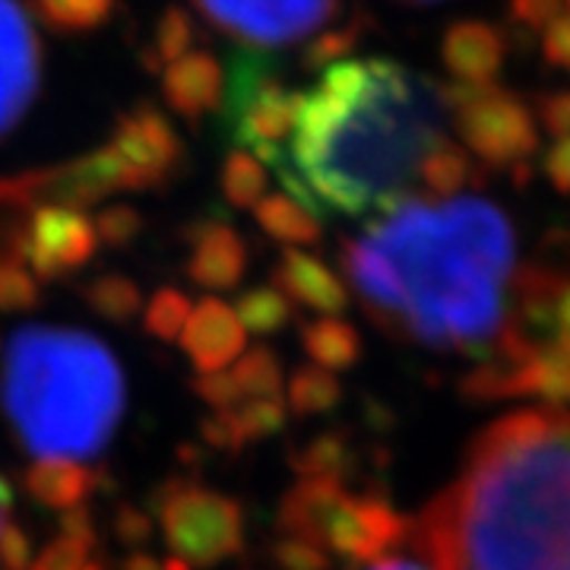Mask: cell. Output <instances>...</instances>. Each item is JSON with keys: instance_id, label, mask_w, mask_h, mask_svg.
Listing matches in <instances>:
<instances>
[{"instance_id": "1", "label": "cell", "mask_w": 570, "mask_h": 570, "mask_svg": "<svg viewBox=\"0 0 570 570\" xmlns=\"http://www.w3.org/2000/svg\"><path fill=\"white\" fill-rule=\"evenodd\" d=\"M343 261L362 302L422 346L485 355L504 330L517 238L482 197L400 200Z\"/></svg>"}, {"instance_id": "2", "label": "cell", "mask_w": 570, "mask_h": 570, "mask_svg": "<svg viewBox=\"0 0 570 570\" xmlns=\"http://www.w3.org/2000/svg\"><path fill=\"white\" fill-rule=\"evenodd\" d=\"M444 86L390 58L336 61L298 92L283 153L269 163L292 200L314 216L384 213L419 181L444 142Z\"/></svg>"}, {"instance_id": "3", "label": "cell", "mask_w": 570, "mask_h": 570, "mask_svg": "<svg viewBox=\"0 0 570 570\" xmlns=\"http://www.w3.org/2000/svg\"><path fill=\"white\" fill-rule=\"evenodd\" d=\"M438 570H570V419L491 425L419 527Z\"/></svg>"}, {"instance_id": "4", "label": "cell", "mask_w": 570, "mask_h": 570, "mask_svg": "<svg viewBox=\"0 0 570 570\" xmlns=\"http://www.w3.org/2000/svg\"><path fill=\"white\" fill-rule=\"evenodd\" d=\"M3 409L36 460H86L111 441L124 412V371L108 348L61 326L10 336L0 377Z\"/></svg>"}, {"instance_id": "5", "label": "cell", "mask_w": 570, "mask_h": 570, "mask_svg": "<svg viewBox=\"0 0 570 570\" xmlns=\"http://www.w3.org/2000/svg\"><path fill=\"white\" fill-rule=\"evenodd\" d=\"M156 510L171 554L194 570L216 568L242 551L245 517L242 508L219 491L171 479L156 498Z\"/></svg>"}, {"instance_id": "6", "label": "cell", "mask_w": 570, "mask_h": 570, "mask_svg": "<svg viewBox=\"0 0 570 570\" xmlns=\"http://www.w3.org/2000/svg\"><path fill=\"white\" fill-rule=\"evenodd\" d=\"M450 115L469 149L489 165H523L539 146V127L527 105L501 86H444Z\"/></svg>"}, {"instance_id": "7", "label": "cell", "mask_w": 570, "mask_h": 570, "mask_svg": "<svg viewBox=\"0 0 570 570\" xmlns=\"http://www.w3.org/2000/svg\"><path fill=\"white\" fill-rule=\"evenodd\" d=\"M225 36L254 48H279L311 39L336 13L340 0H194Z\"/></svg>"}, {"instance_id": "8", "label": "cell", "mask_w": 570, "mask_h": 570, "mask_svg": "<svg viewBox=\"0 0 570 570\" xmlns=\"http://www.w3.org/2000/svg\"><path fill=\"white\" fill-rule=\"evenodd\" d=\"M96 223L80 209L58 204L39 206L17 242L22 264L32 269L36 279H61L67 273H77L96 257Z\"/></svg>"}, {"instance_id": "9", "label": "cell", "mask_w": 570, "mask_h": 570, "mask_svg": "<svg viewBox=\"0 0 570 570\" xmlns=\"http://www.w3.org/2000/svg\"><path fill=\"white\" fill-rule=\"evenodd\" d=\"M36 29L20 0H0V137L36 102L41 73Z\"/></svg>"}, {"instance_id": "10", "label": "cell", "mask_w": 570, "mask_h": 570, "mask_svg": "<svg viewBox=\"0 0 570 570\" xmlns=\"http://www.w3.org/2000/svg\"><path fill=\"white\" fill-rule=\"evenodd\" d=\"M108 146L121 159L134 190L163 181L181 156V142L175 137L171 124L153 108L137 111L127 121H121Z\"/></svg>"}, {"instance_id": "11", "label": "cell", "mask_w": 570, "mask_h": 570, "mask_svg": "<svg viewBox=\"0 0 570 570\" xmlns=\"http://www.w3.org/2000/svg\"><path fill=\"white\" fill-rule=\"evenodd\" d=\"M181 348L197 367V374H216L232 367L247 352V330L235 305L223 298H204L190 307V317L181 330Z\"/></svg>"}, {"instance_id": "12", "label": "cell", "mask_w": 570, "mask_h": 570, "mask_svg": "<svg viewBox=\"0 0 570 570\" xmlns=\"http://www.w3.org/2000/svg\"><path fill=\"white\" fill-rule=\"evenodd\" d=\"M441 58L453 82L491 86L508 63V36L485 20H460L448 26Z\"/></svg>"}, {"instance_id": "13", "label": "cell", "mask_w": 570, "mask_h": 570, "mask_svg": "<svg viewBox=\"0 0 570 570\" xmlns=\"http://www.w3.org/2000/svg\"><path fill=\"white\" fill-rule=\"evenodd\" d=\"M247 269V250L242 235L228 223H200L190 232L187 276L206 292H228L242 283Z\"/></svg>"}, {"instance_id": "14", "label": "cell", "mask_w": 570, "mask_h": 570, "mask_svg": "<svg viewBox=\"0 0 570 570\" xmlns=\"http://www.w3.org/2000/svg\"><path fill=\"white\" fill-rule=\"evenodd\" d=\"M276 288L283 292L288 302L305 305L324 317H336L346 307V285L343 279L321 264L317 257H311L305 250L288 247L279 266H276Z\"/></svg>"}, {"instance_id": "15", "label": "cell", "mask_w": 570, "mask_h": 570, "mask_svg": "<svg viewBox=\"0 0 570 570\" xmlns=\"http://www.w3.org/2000/svg\"><path fill=\"white\" fill-rule=\"evenodd\" d=\"M223 70L204 51L184 55L165 70V96L175 111L200 118L223 102Z\"/></svg>"}, {"instance_id": "16", "label": "cell", "mask_w": 570, "mask_h": 570, "mask_svg": "<svg viewBox=\"0 0 570 570\" xmlns=\"http://www.w3.org/2000/svg\"><path fill=\"white\" fill-rule=\"evenodd\" d=\"M26 491L41 508L63 513L80 508L92 494V472L77 460H36V466L26 472Z\"/></svg>"}, {"instance_id": "17", "label": "cell", "mask_w": 570, "mask_h": 570, "mask_svg": "<svg viewBox=\"0 0 570 570\" xmlns=\"http://www.w3.org/2000/svg\"><path fill=\"white\" fill-rule=\"evenodd\" d=\"M302 346H305L311 365L333 374V371L352 367V362L358 358L362 340H358L355 326L343 317H317L302 330Z\"/></svg>"}, {"instance_id": "18", "label": "cell", "mask_w": 570, "mask_h": 570, "mask_svg": "<svg viewBox=\"0 0 570 570\" xmlns=\"http://www.w3.org/2000/svg\"><path fill=\"white\" fill-rule=\"evenodd\" d=\"M254 216H257V223L266 235L283 242V245H314L321 238L317 216L298 200H292L288 194H266L264 200L254 206Z\"/></svg>"}, {"instance_id": "19", "label": "cell", "mask_w": 570, "mask_h": 570, "mask_svg": "<svg viewBox=\"0 0 570 570\" xmlns=\"http://www.w3.org/2000/svg\"><path fill=\"white\" fill-rule=\"evenodd\" d=\"M86 305L111 324H127L142 311V292L121 273H105L86 285Z\"/></svg>"}, {"instance_id": "20", "label": "cell", "mask_w": 570, "mask_h": 570, "mask_svg": "<svg viewBox=\"0 0 570 570\" xmlns=\"http://www.w3.org/2000/svg\"><path fill=\"white\" fill-rule=\"evenodd\" d=\"M235 314L242 317L247 333L269 336V333L283 330L292 321V302L276 285H257V288H247V292L238 295Z\"/></svg>"}, {"instance_id": "21", "label": "cell", "mask_w": 570, "mask_h": 570, "mask_svg": "<svg viewBox=\"0 0 570 570\" xmlns=\"http://www.w3.org/2000/svg\"><path fill=\"white\" fill-rule=\"evenodd\" d=\"M228 371L242 390L245 403L247 400H273L283 393V365L273 348H250Z\"/></svg>"}, {"instance_id": "22", "label": "cell", "mask_w": 570, "mask_h": 570, "mask_svg": "<svg viewBox=\"0 0 570 570\" xmlns=\"http://www.w3.org/2000/svg\"><path fill=\"white\" fill-rule=\"evenodd\" d=\"M469 178H472L469 156L448 140L428 153L425 165L419 171V184H425L428 190L438 197H456V190H463Z\"/></svg>"}, {"instance_id": "23", "label": "cell", "mask_w": 570, "mask_h": 570, "mask_svg": "<svg viewBox=\"0 0 570 570\" xmlns=\"http://www.w3.org/2000/svg\"><path fill=\"white\" fill-rule=\"evenodd\" d=\"M336 400H340V384L324 367H298L288 381V409L298 415L326 412L330 406H336Z\"/></svg>"}, {"instance_id": "24", "label": "cell", "mask_w": 570, "mask_h": 570, "mask_svg": "<svg viewBox=\"0 0 570 570\" xmlns=\"http://www.w3.org/2000/svg\"><path fill=\"white\" fill-rule=\"evenodd\" d=\"M225 197L235 206H257L266 197V165L257 163L245 149H235L225 159Z\"/></svg>"}, {"instance_id": "25", "label": "cell", "mask_w": 570, "mask_h": 570, "mask_svg": "<svg viewBox=\"0 0 570 570\" xmlns=\"http://www.w3.org/2000/svg\"><path fill=\"white\" fill-rule=\"evenodd\" d=\"M190 298L178 292V288H159L153 295V302L142 307V326L163 340V343H175L181 340V330L190 317Z\"/></svg>"}, {"instance_id": "26", "label": "cell", "mask_w": 570, "mask_h": 570, "mask_svg": "<svg viewBox=\"0 0 570 570\" xmlns=\"http://www.w3.org/2000/svg\"><path fill=\"white\" fill-rule=\"evenodd\" d=\"M39 305V279L22 264L20 250L0 254V311L17 314Z\"/></svg>"}, {"instance_id": "27", "label": "cell", "mask_w": 570, "mask_h": 570, "mask_svg": "<svg viewBox=\"0 0 570 570\" xmlns=\"http://www.w3.org/2000/svg\"><path fill=\"white\" fill-rule=\"evenodd\" d=\"M232 422H235L238 444L247 448L254 441H264L269 434H276L285 425V403L279 396H273V400H247L242 406L232 409Z\"/></svg>"}, {"instance_id": "28", "label": "cell", "mask_w": 570, "mask_h": 570, "mask_svg": "<svg viewBox=\"0 0 570 570\" xmlns=\"http://www.w3.org/2000/svg\"><path fill=\"white\" fill-rule=\"evenodd\" d=\"M115 0H39L41 17L58 29H92L111 13Z\"/></svg>"}, {"instance_id": "29", "label": "cell", "mask_w": 570, "mask_h": 570, "mask_svg": "<svg viewBox=\"0 0 570 570\" xmlns=\"http://www.w3.org/2000/svg\"><path fill=\"white\" fill-rule=\"evenodd\" d=\"M89 551H92V546L77 542V539H67V535H58L55 542H48L32 558V568L29 570H80L89 561Z\"/></svg>"}, {"instance_id": "30", "label": "cell", "mask_w": 570, "mask_h": 570, "mask_svg": "<svg viewBox=\"0 0 570 570\" xmlns=\"http://www.w3.org/2000/svg\"><path fill=\"white\" fill-rule=\"evenodd\" d=\"M96 235L108 247L130 245L140 235V213L130 206H111L96 219Z\"/></svg>"}, {"instance_id": "31", "label": "cell", "mask_w": 570, "mask_h": 570, "mask_svg": "<svg viewBox=\"0 0 570 570\" xmlns=\"http://www.w3.org/2000/svg\"><path fill=\"white\" fill-rule=\"evenodd\" d=\"M273 561L283 570H326L330 561L321 546L307 542V539H295V535H283L273 549Z\"/></svg>"}, {"instance_id": "32", "label": "cell", "mask_w": 570, "mask_h": 570, "mask_svg": "<svg viewBox=\"0 0 570 570\" xmlns=\"http://www.w3.org/2000/svg\"><path fill=\"white\" fill-rule=\"evenodd\" d=\"M194 393H197L213 412L235 409L245 403V400H242V390H238V384H235V377H232L228 367H225V371H216V374H197Z\"/></svg>"}, {"instance_id": "33", "label": "cell", "mask_w": 570, "mask_h": 570, "mask_svg": "<svg viewBox=\"0 0 570 570\" xmlns=\"http://www.w3.org/2000/svg\"><path fill=\"white\" fill-rule=\"evenodd\" d=\"M564 0H508V17L523 32H546L561 17Z\"/></svg>"}, {"instance_id": "34", "label": "cell", "mask_w": 570, "mask_h": 570, "mask_svg": "<svg viewBox=\"0 0 570 570\" xmlns=\"http://www.w3.org/2000/svg\"><path fill=\"white\" fill-rule=\"evenodd\" d=\"M29 568H32V542H29V535L17 523H7L0 530V570Z\"/></svg>"}, {"instance_id": "35", "label": "cell", "mask_w": 570, "mask_h": 570, "mask_svg": "<svg viewBox=\"0 0 570 570\" xmlns=\"http://www.w3.org/2000/svg\"><path fill=\"white\" fill-rule=\"evenodd\" d=\"M542 55L551 67L570 70V17H558L542 32Z\"/></svg>"}, {"instance_id": "36", "label": "cell", "mask_w": 570, "mask_h": 570, "mask_svg": "<svg viewBox=\"0 0 570 570\" xmlns=\"http://www.w3.org/2000/svg\"><path fill=\"white\" fill-rule=\"evenodd\" d=\"M355 45V29H346V32H330L324 39H317L307 51V63L311 67H330L336 61H346V51Z\"/></svg>"}, {"instance_id": "37", "label": "cell", "mask_w": 570, "mask_h": 570, "mask_svg": "<svg viewBox=\"0 0 570 570\" xmlns=\"http://www.w3.org/2000/svg\"><path fill=\"white\" fill-rule=\"evenodd\" d=\"M539 118L546 124V130L554 134L558 140L570 137V89L568 92H551L546 99H539Z\"/></svg>"}, {"instance_id": "38", "label": "cell", "mask_w": 570, "mask_h": 570, "mask_svg": "<svg viewBox=\"0 0 570 570\" xmlns=\"http://www.w3.org/2000/svg\"><path fill=\"white\" fill-rule=\"evenodd\" d=\"M115 535L121 539L124 546H146V539L153 535L149 513H142L140 508H121L118 520H115Z\"/></svg>"}, {"instance_id": "39", "label": "cell", "mask_w": 570, "mask_h": 570, "mask_svg": "<svg viewBox=\"0 0 570 570\" xmlns=\"http://www.w3.org/2000/svg\"><path fill=\"white\" fill-rule=\"evenodd\" d=\"M187 39H190V26H187V20L178 17V13L165 17L163 39H159V51H163L165 63L178 61V58L187 55Z\"/></svg>"}, {"instance_id": "40", "label": "cell", "mask_w": 570, "mask_h": 570, "mask_svg": "<svg viewBox=\"0 0 570 570\" xmlns=\"http://www.w3.org/2000/svg\"><path fill=\"white\" fill-rule=\"evenodd\" d=\"M546 175L554 190L570 194V137L551 142V149L546 153Z\"/></svg>"}, {"instance_id": "41", "label": "cell", "mask_w": 570, "mask_h": 570, "mask_svg": "<svg viewBox=\"0 0 570 570\" xmlns=\"http://www.w3.org/2000/svg\"><path fill=\"white\" fill-rule=\"evenodd\" d=\"M61 535L67 539H77V542H86L92 546V517L86 513V508H70L61 513Z\"/></svg>"}, {"instance_id": "42", "label": "cell", "mask_w": 570, "mask_h": 570, "mask_svg": "<svg viewBox=\"0 0 570 570\" xmlns=\"http://www.w3.org/2000/svg\"><path fill=\"white\" fill-rule=\"evenodd\" d=\"M124 570H165V561H159L156 554H146V551H134L124 561Z\"/></svg>"}, {"instance_id": "43", "label": "cell", "mask_w": 570, "mask_h": 570, "mask_svg": "<svg viewBox=\"0 0 570 570\" xmlns=\"http://www.w3.org/2000/svg\"><path fill=\"white\" fill-rule=\"evenodd\" d=\"M365 570H428V568H422V564H412V561H403V558H387V561H374V564Z\"/></svg>"}, {"instance_id": "44", "label": "cell", "mask_w": 570, "mask_h": 570, "mask_svg": "<svg viewBox=\"0 0 570 570\" xmlns=\"http://www.w3.org/2000/svg\"><path fill=\"white\" fill-rule=\"evenodd\" d=\"M10 504H13V498H10V485L0 479V530L7 527V513H10Z\"/></svg>"}, {"instance_id": "45", "label": "cell", "mask_w": 570, "mask_h": 570, "mask_svg": "<svg viewBox=\"0 0 570 570\" xmlns=\"http://www.w3.org/2000/svg\"><path fill=\"white\" fill-rule=\"evenodd\" d=\"M165 570H194V568H190V564H184L181 558L168 554V558H165Z\"/></svg>"}, {"instance_id": "46", "label": "cell", "mask_w": 570, "mask_h": 570, "mask_svg": "<svg viewBox=\"0 0 570 570\" xmlns=\"http://www.w3.org/2000/svg\"><path fill=\"white\" fill-rule=\"evenodd\" d=\"M80 570H105V564L102 561H92V558H89V561H86Z\"/></svg>"}, {"instance_id": "47", "label": "cell", "mask_w": 570, "mask_h": 570, "mask_svg": "<svg viewBox=\"0 0 570 570\" xmlns=\"http://www.w3.org/2000/svg\"><path fill=\"white\" fill-rule=\"evenodd\" d=\"M409 3H434V0H409Z\"/></svg>"}, {"instance_id": "48", "label": "cell", "mask_w": 570, "mask_h": 570, "mask_svg": "<svg viewBox=\"0 0 570 570\" xmlns=\"http://www.w3.org/2000/svg\"><path fill=\"white\" fill-rule=\"evenodd\" d=\"M568 7H570V0H568Z\"/></svg>"}]
</instances>
